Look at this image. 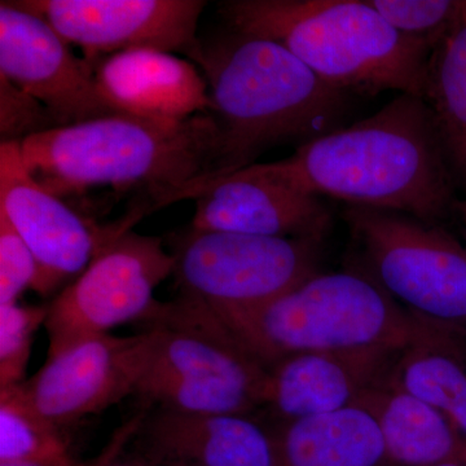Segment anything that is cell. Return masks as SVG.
<instances>
[{"label":"cell","instance_id":"obj_26","mask_svg":"<svg viewBox=\"0 0 466 466\" xmlns=\"http://www.w3.org/2000/svg\"><path fill=\"white\" fill-rule=\"evenodd\" d=\"M38 278V263L32 250L0 211V306L16 303Z\"/></svg>","mask_w":466,"mask_h":466},{"label":"cell","instance_id":"obj_28","mask_svg":"<svg viewBox=\"0 0 466 466\" xmlns=\"http://www.w3.org/2000/svg\"><path fill=\"white\" fill-rule=\"evenodd\" d=\"M0 466H94V464H82V462L73 460V461H36V460H29V461H8L0 462Z\"/></svg>","mask_w":466,"mask_h":466},{"label":"cell","instance_id":"obj_14","mask_svg":"<svg viewBox=\"0 0 466 466\" xmlns=\"http://www.w3.org/2000/svg\"><path fill=\"white\" fill-rule=\"evenodd\" d=\"M191 228L265 238L321 240L330 213L317 196L306 195L253 164L201 187Z\"/></svg>","mask_w":466,"mask_h":466},{"label":"cell","instance_id":"obj_15","mask_svg":"<svg viewBox=\"0 0 466 466\" xmlns=\"http://www.w3.org/2000/svg\"><path fill=\"white\" fill-rule=\"evenodd\" d=\"M131 441L156 466H279L274 431L247 415L144 410Z\"/></svg>","mask_w":466,"mask_h":466},{"label":"cell","instance_id":"obj_20","mask_svg":"<svg viewBox=\"0 0 466 466\" xmlns=\"http://www.w3.org/2000/svg\"><path fill=\"white\" fill-rule=\"evenodd\" d=\"M274 433L279 466H397L361 407L283 422Z\"/></svg>","mask_w":466,"mask_h":466},{"label":"cell","instance_id":"obj_29","mask_svg":"<svg viewBox=\"0 0 466 466\" xmlns=\"http://www.w3.org/2000/svg\"><path fill=\"white\" fill-rule=\"evenodd\" d=\"M438 466H466L462 462H449V464L438 465Z\"/></svg>","mask_w":466,"mask_h":466},{"label":"cell","instance_id":"obj_11","mask_svg":"<svg viewBox=\"0 0 466 466\" xmlns=\"http://www.w3.org/2000/svg\"><path fill=\"white\" fill-rule=\"evenodd\" d=\"M0 211L32 250L38 263L33 290L43 297L78 278L106 242L139 220L127 214L119 222L100 226L76 213L36 182L20 143L0 144Z\"/></svg>","mask_w":466,"mask_h":466},{"label":"cell","instance_id":"obj_10","mask_svg":"<svg viewBox=\"0 0 466 466\" xmlns=\"http://www.w3.org/2000/svg\"><path fill=\"white\" fill-rule=\"evenodd\" d=\"M155 332L99 334L47 358L30 379L0 390L58 431L135 395L148 367Z\"/></svg>","mask_w":466,"mask_h":466},{"label":"cell","instance_id":"obj_16","mask_svg":"<svg viewBox=\"0 0 466 466\" xmlns=\"http://www.w3.org/2000/svg\"><path fill=\"white\" fill-rule=\"evenodd\" d=\"M401 349L377 346L281 359L267 370L265 408L283 424L355 406L367 391L385 381Z\"/></svg>","mask_w":466,"mask_h":466},{"label":"cell","instance_id":"obj_22","mask_svg":"<svg viewBox=\"0 0 466 466\" xmlns=\"http://www.w3.org/2000/svg\"><path fill=\"white\" fill-rule=\"evenodd\" d=\"M73 461L61 431L7 398H0V462Z\"/></svg>","mask_w":466,"mask_h":466},{"label":"cell","instance_id":"obj_3","mask_svg":"<svg viewBox=\"0 0 466 466\" xmlns=\"http://www.w3.org/2000/svg\"><path fill=\"white\" fill-rule=\"evenodd\" d=\"M187 57L202 70L219 126L217 177L250 167L278 144H305L339 130L348 115L351 94L327 84L269 39L227 27L198 39Z\"/></svg>","mask_w":466,"mask_h":466},{"label":"cell","instance_id":"obj_27","mask_svg":"<svg viewBox=\"0 0 466 466\" xmlns=\"http://www.w3.org/2000/svg\"><path fill=\"white\" fill-rule=\"evenodd\" d=\"M142 417L143 413L139 412L133 420H130V422L125 426L124 431H121V433H119L118 441H116V443L110 447L109 452L101 456L99 461L94 462V466H156L149 464L146 460L137 458V456L130 459L119 458L118 456L119 446H122L125 441H130V438L137 431Z\"/></svg>","mask_w":466,"mask_h":466},{"label":"cell","instance_id":"obj_13","mask_svg":"<svg viewBox=\"0 0 466 466\" xmlns=\"http://www.w3.org/2000/svg\"><path fill=\"white\" fill-rule=\"evenodd\" d=\"M0 76L43 104L58 127L119 115L56 30L12 2L0 3Z\"/></svg>","mask_w":466,"mask_h":466},{"label":"cell","instance_id":"obj_2","mask_svg":"<svg viewBox=\"0 0 466 466\" xmlns=\"http://www.w3.org/2000/svg\"><path fill=\"white\" fill-rule=\"evenodd\" d=\"M20 146L36 182L57 198L95 187L137 188L144 214L195 198L219 171L220 130L211 113L179 121L119 113L52 128Z\"/></svg>","mask_w":466,"mask_h":466},{"label":"cell","instance_id":"obj_4","mask_svg":"<svg viewBox=\"0 0 466 466\" xmlns=\"http://www.w3.org/2000/svg\"><path fill=\"white\" fill-rule=\"evenodd\" d=\"M219 14L228 29L279 43L339 90L424 96L434 42L397 32L367 0H229Z\"/></svg>","mask_w":466,"mask_h":466},{"label":"cell","instance_id":"obj_30","mask_svg":"<svg viewBox=\"0 0 466 466\" xmlns=\"http://www.w3.org/2000/svg\"><path fill=\"white\" fill-rule=\"evenodd\" d=\"M461 210H462V213H464V218H465V222H466V201H465V204L461 205Z\"/></svg>","mask_w":466,"mask_h":466},{"label":"cell","instance_id":"obj_21","mask_svg":"<svg viewBox=\"0 0 466 466\" xmlns=\"http://www.w3.org/2000/svg\"><path fill=\"white\" fill-rule=\"evenodd\" d=\"M422 99L453 174L466 186V2L431 48Z\"/></svg>","mask_w":466,"mask_h":466},{"label":"cell","instance_id":"obj_17","mask_svg":"<svg viewBox=\"0 0 466 466\" xmlns=\"http://www.w3.org/2000/svg\"><path fill=\"white\" fill-rule=\"evenodd\" d=\"M87 64L104 99L118 113L161 121L211 113L204 76L168 52L124 51Z\"/></svg>","mask_w":466,"mask_h":466},{"label":"cell","instance_id":"obj_5","mask_svg":"<svg viewBox=\"0 0 466 466\" xmlns=\"http://www.w3.org/2000/svg\"><path fill=\"white\" fill-rule=\"evenodd\" d=\"M266 370L296 354L390 346L403 348L415 315L370 276L314 275L271 302L216 311Z\"/></svg>","mask_w":466,"mask_h":466},{"label":"cell","instance_id":"obj_23","mask_svg":"<svg viewBox=\"0 0 466 466\" xmlns=\"http://www.w3.org/2000/svg\"><path fill=\"white\" fill-rule=\"evenodd\" d=\"M48 305L0 306V390L24 381L34 333L45 325Z\"/></svg>","mask_w":466,"mask_h":466},{"label":"cell","instance_id":"obj_1","mask_svg":"<svg viewBox=\"0 0 466 466\" xmlns=\"http://www.w3.org/2000/svg\"><path fill=\"white\" fill-rule=\"evenodd\" d=\"M262 167L306 195L404 213L426 225L455 207V174L428 104L415 95L400 94L364 121Z\"/></svg>","mask_w":466,"mask_h":466},{"label":"cell","instance_id":"obj_18","mask_svg":"<svg viewBox=\"0 0 466 466\" xmlns=\"http://www.w3.org/2000/svg\"><path fill=\"white\" fill-rule=\"evenodd\" d=\"M413 315L412 336L382 383L440 410L466 438V329Z\"/></svg>","mask_w":466,"mask_h":466},{"label":"cell","instance_id":"obj_19","mask_svg":"<svg viewBox=\"0 0 466 466\" xmlns=\"http://www.w3.org/2000/svg\"><path fill=\"white\" fill-rule=\"evenodd\" d=\"M355 406L375 419L395 465L466 464V438L443 413L425 401L380 383Z\"/></svg>","mask_w":466,"mask_h":466},{"label":"cell","instance_id":"obj_25","mask_svg":"<svg viewBox=\"0 0 466 466\" xmlns=\"http://www.w3.org/2000/svg\"><path fill=\"white\" fill-rule=\"evenodd\" d=\"M58 127L43 104L0 76V137L2 143H21L33 135Z\"/></svg>","mask_w":466,"mask_h":466},{"label":"cell","instance_id":"obj_7","mask_svg":"<svg viewBox=\"0 0 466 466\" xmlns=\"http://www.w3.org/2000/svg\"><path fill=\"white\" fill-rule=\"evenodd\" d=\"M345 219L370 278L408 311L466 329V250L435 225L379 208L349 207Z\"/></svg>","mask_w":466,"mask_h":466},{"label":"cell","instance_id":"obj_9","mask_svg":"<svg viewBox=\"0 0 466 466\" xmlns=\"http://www.w3.org/2000/svg\"><path fill=\"white\" fill-rule=\"evenodd\" d=\"M175 258L158 236L128 229L101 248L87 268L48 305L47 358L109 329L140 320L155 290L174 274Z\"/></svg>","mask_w":466,"mask_h":466},{"label":"cell","instance_id":"obj_24","mask_svg":"<svg viewBox=\"0 0 466 466\" xmlns=\"http://www.w3.org/2000/svg\"><path fill=\"white\" fill-rule=\"evenodd\" d=\"M397 32L437 42L458 16L462 2L453 0H367Z\"/></svg>","mask_w":466,"mask_h":466},{"label":"cell","instance_id":"obj_8","mask_svg":"<svg viewBox=\"0 0 466 466\" xmlns=\"http://www.w3.org/2000/svg\"><path fill=\"white\" fill-rule=\"evenodd\" d=\"M321 240L189 229L171 251L180 294L214 311L271 302L317 275Z\"/></svg>","mask_w":466,"mask_h":466},{"label":"cell","instance_id":"obj_12","mask_svg":"<svg viewBox=\"0 0 466 466\" xmlns=\"http://www.w3.org/2000/svg\"><path fill=\"white\" fill-rule=\"evenodd\" d=\"M12 5L42 17L86 63L131 50L183 52L198 46L201 0H17Z\"/></svg>","mask_w":466,"mask_h":466},{"label":"cell","instance_id":"obj_6","mask_svg":"<svg viewBox=\"0 0 466 466\" xmlns=\"http://www.w3.org/2000/svg\"><path fill=\"white\" fill-rule=\"evenodd\" d=\"M139 323L156 336L135 392L143 410L250 416L266 407L268 370L207 303L157 300Z\"/></svg>","mask_w":466,"mask_h":466}]
</instances>
